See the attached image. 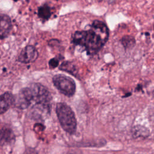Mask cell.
I'll return each mask as SVG.
<instances>
[{"mask_svg": "<svg viewBox=\"0 0 154 154\" xmlns=\"http://www.w3.org/2000/svg\"><path fill=\"white\" fill-rule=\"evenodd\" d=\"M109 37V29L106 25L100 20H94L87 30L77 31L72 37L76 45L85 49L89 54L97 53L105 45Z\"/></svg>", "mask_w": 154, "mask_h": 154, "instance_id": "1", "label": "cell"}, {"mask_svg": "<svg viewBox=\"0 0 154 154\" xmlns=\"http://www.w3.org/2000/svg\"><path fill=\"white\" fill-rule=\"evenodd\" d=\"M56 113L62 128L66 132L73 134L76 130L77 122L72 108L65 103L59 102L56 105Z\"/></svg>", "mask_w": 154, "mask_h": 154, "instance_id": "2", "label": "cell"}, {"mask_svg": "<svg viewBox=\"0 0 154 154\" xmlns=\"http://www.w3.org/2000/svg\"><path fill=\"white\" fill-rule=\"evenodd\" d=\"M32 94V100L36 105L50 107L51 95L48 90L39 83H32L29 85Z\"/></svg>", "mask_w": 154, "mask_h": 154, "instance_id": "3", "label": "cell"}, {"mask_svg": "<svg viewBox=\"0 0 154 154\" xmlns=\"http://www.w3.org/2000/svg\"><path fill=\"white\" fill-rule=\"evenodd\" d=\"M52 81L55 87L63 94L71 97L76 90V84L71 78L63 74H58L54 76Z\"/></svg>", "mask_w": 154, "mask_h": 154, "instance_id": "4", "label": "cell"}, {"mask_svg": "<svg viewBox=\"0 0 154 154\" xmlns=\"http://www.w3.org/2000/svg\"><path fill=\"white\" fill-rule=\"evenodd\" d=\"M32 102L31 91L29 87L22 88L14 99L15 106L21 109L29 107Z\"/></svg>", "mask_w": 154, "mask_h": 154, "instance_id": "5", "label": "cell"}, {"mask_svg": "<svg viewBox=\"0 0 154 154\" xmlns=\"http://www.w3.org/2000/svg\"><path fill=\"white\" fill-rule=\"evenodd\" d=\"M38 56L37 49L31 45H28L23 48L17 58L19 62L22 63H32L36 60Z\"/></svg>", "mask_w": 154, "mask_h": 154, "instance_id": "6", "label": "cell"}, {"mask_svg": "<svg viewBox=\"0 0 154 154\" xmlns=\"http://www.w3.org/2000/svg\"><path fill=\"white\" fill-rule=\"evenodd\" d=\"M12 28V23L10 17L6 14H0V39L7 37Z\"/></svg>", "mask_w": 154, "mask_h": 154, "instance_id": "7", "label": "cell"}, {"mask_svg": "<svg viewBox=\"0 0 154 154\" xmlns=\"http://www.w3.org/2000/svg\"><path fill=\"white\" fill-rule=\"evenodd\" d=\"M15 97L10 92H5L0 96V114H4L14 103Z\"/></svg>", "mask_w": 154, "mask_h": 154, "instance_id": "8", "label": "cell"}, {"mask_svg": "<svg viewBox=\"0 0 154 154\" xmlns=\"http://www.w3.org/2000/svg\"><path fill=\"white\" fill-rule=\"evenodd\" d=\"M14 139V134L9 129H0V141L10 142Z\"/></svg>", "mask_w": 154, "mask_h": 154, "instance_id": "9", "label": "cell"}, {"mask_svg": "<svg viewBox=\"0 0 154 154\" xmlns=\"http://www.w3.org/2000/svg\"><path fill=\"white\" fill-rule=\"evenodd\" d=\"M51 15V8L47 5H43L38 8V16L43 20H48Z\"/></svg>", "mask_w": 154, "mask_h": 154, "instance_id": "10", "label": "cell"}, {"mask_svg": "<svg viewBox=\"0 0 154 154\" xmlns=\"http://www.w3.org/2000/svg\"><path fill=\"white\" fill-rule=\"evenodd\" d=\"M121 42L125 49H131L134 46L135 40L131 35H125L122 38Z\"/></svg>", "mask_w": 154, "mask_h": 154, "instance_id": "11", "label": "cell"}, {"mask_svg": "<svg viewBox=\"0 0 154 154\" xmlns=\"http://www.w3.org/2000/svg\"><path fill=\"white\" fill-rule=\"evenodd\" d=\"M149 134L148 129L141 126H135L133 129V136L134 138H137L141 136L145 138L149 135Z\"/></svg>", "mask_w": 154, "mask_h": 154, "instance_id": "12", "label": "cell"}, {"mask_svg": "<svg viewBox=\"0 0 154 154\" xmlns=\"http://www.w3.org/2000/svg\"><path fill=\"white\" fill-rule=\"evenodd\" d=\"M60 69L67 72L69 73H71L73 75H75L76 76V68H75V65L69 61H66V62H63L60 67Z\"/></svg>", "mask_w": 154, "mask_h": 154, "instance_id": "13", "label": "cell"}, {"mask_svg": "<svg viewBox=\"0 0 154 154\" xmlns=\"http://www.w3.org/2000/svg\"><path fill=\"white\" fill-rule=\"evenodd\" d=\"M58 64H59V60L56 58H52L49 61V66L51 69L55 68L58 66Z\"/></svg>", "mask_w": 154, "mask_h": 154, "instance_id": "14", "label": "cell"}, {"mask_svg": "<svg viewBox=\"0 0 154 154\" xmlns=\"http://www.w3.org/2000/svg\"><path fill=\"white\" fill-rule=\"evenodd\" d=\"M13 1H18V0H13Z\"/></svg>", "mask_w": 154, "mask_h": 154, "instance_id": "15", "label": "cell"}, {"mask_svg": "<svg viewBox=\"0 0 154 154\" xmlns=\"http://www.w3.org/2000/svg\"><path fill=\"white\" fill-rule=\"evenodd\" d=\"M153 29H154V25H153Z\"/></svg>", "mask_w": 154, "mask_h": 154, "instance_id": "16", "label": "cell"}]
</instances>
